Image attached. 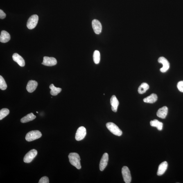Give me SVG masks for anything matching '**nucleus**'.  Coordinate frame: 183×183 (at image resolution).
<instances>
[{
	"instance_id": "obj_15",
	"label": "nucleus",
	"mask_w": 183,
	"mask_h": 183,
	"mask_svg": "<svg viewBox=\"0 0 183 183\" xmlns=\"http://www.w3.org/2000/svg\"><path fill=\"white\" fill-rule=\"evenodd\" d=\"M168 164L166 161H164L159 165L157 172V175L160 176L164 174L167 169Z\"/></svg>"
},
{
	"instance_id": "obj_23",
	"label": "nucleus",
	"mask_w": 183,
	"mask_h": 183,
	"mask_svg": "<svg viewBox=\"0 0 183 183\" xmlns=\"http://www.w3.org/2000/svg\"><path fill=\"white\" fill-rule=\"evenodd\" d=\"M93 60L95 64H98L99 63L100 59L99 52L97 50H95L93 54Z\"/></svg>"
},
{
	"instance_id": "obj_16",
	"label": "nucleus",
	"mask_w": 183,
	"mask_h": 183,
	"mask_svg": "<svg viewBox=\"0 0 183 183\" xmlns=\"http://www.w3.org/2000/svg\"><path fill=\"white\" fill-rule=\"evenodd\" d=\"M168 108L166 106L163 107L159 109L157 112V115L158 117L164 119L168 114Z\"/></svg>"
},
{
	"instance_id": "obj_8",
	"label": "nucleus",
	"mask_w": 183,
	"mask_h": 183,
	"mask_svg": "<svg viewBox=\"0 0 183 183\" xmlns=\"http://www.w3.org/2000/svg\"><path fill=\"white\" fill-rule=\"evenodd\" d=\"M158 62L162 64L163 65V67L160 69L161 72H166L170 68V64L168 61L164 57H161L159 58Z\"/></svg>"
},
{
	"instance_id": "obj_12",
	"label": "nucleus",
	"mask_w": 183,
	"mask_h": 183,
	"mask_svg": "<svg viewBox=\"0 0 183 183\" xmlns=\"http://www.w3.org/2000/svg\"><path fill=\"white\" fill-rule=\"evenodd\" d=\"M38 86L37 82L35 80H30L27 85V90L29 93L33 92L36 89Z\"/></svg>"
},
{
	"instance_id": "obj_27",
	"label": "nucleus",
	"mask_w": 183,
	"mask_h": 183,
	"mask_svg": "<svg viewBox=\"0 0 183 183\" xmlns=\"http://www.w3.org/2000/svg\"><path fill=\"white\" fill-rule=\"evenodd\" d=\"M177 87L181 92H183V81L179 82L177 84Z\"/></svg>"
},
{
	"instance_id": "obj_1",
	"label": "nucleus",
	"mask_w": 183,
	"mask_h": 183,
	"mask_svg": "<svg viewBox=\"0 0 183 183\" xmlns=\"http://www.w3.org/2000/svg\"><path fill=\"white\" fill-rule=\"evenodd\" d=\"M68 157L70 163L72 166L78 169H80L81 168L80 157L78 154L76 152H71L69 154Z\"/></svg>"
},
{
	"instance_id": "obj_28",
	"label": "nucleus",
	"mask_w": 183,
	"mask_h": 183,
	"mask_svg": "<svg viewBox=\"0 0 183 183\" xmlns=\"http://www.w3.org/2000/svg\"><path fill=\"white\" fill-rule=\"evenodd\" d=\"M6 17V14L2 10H0V18L1 19H4Z\"/></svg>"
},
{
	"instance_id": "obj_4",
	"label": "nucleus",
	"mask_w": 183,
	"mask_h": 183,
	"mask_svg": "<svg viewBox=\"0 0 183 183\" xmlns=\"http://www.w3.org/2000/svg\"><path fill=\"white\" fill-rule=\"evenodd\" d=\"M39 18L37 15H33L28 19L27 23V26L29 29L31 30L34 28L38 22Z\"/></svg>"
},
{
	"instance_id": "obj_17",
	"label": "nucleus",
	"mask_w": 183,
	"mask_h": 183,
	"mask_svg": "<svg viewBox=\"0 0 183 183\" xmlns=\"http://www.w3.org/2000/svg\"><path fill=\"white\" fill-rule=\"evenodd\" d=\"M10 39V34L5 30H2L1 32L0 36V41L1 42L6 43Z\"/></svg>"
},
{
	"instance_id": "obj_20",
	"label": "nucleus",
	"mask_w": 183,
	"mask_h": 183,
	"mask_svg": "<svg viewBox=\"0 0 183 183\" xmlns=\"http://www.w3.org/2000/svg\"><path fill=\"white\" fill-rule=\"evenodd\" d=\"M150 123L151 126L156 127L159 131H161L162 129L163 123L158 120L154 119L153 121H151Z\"/></svg>"
},
{
	"instance_id": "obj_3",
	"label": "nucleus",
	"mask_w": 183,
	"mask_h": 183,
	"mask_svg": "<svg viewBox=\"0 0 183 183\" xmlns=\"http://www.w3.org/2000/svg\"><path fill=\"white\" fill-rule=\"evenodd\" d=\"M106 125L110 131L115 135L119 136H121L123 134L121 129L113 123L109 122L106 124Z\"/></svg>"
},
{
	"instance_id": "obj_18",
	"label": "nucleus",
	"mask_w": 183,
	"mask_h": 183,
	"mask_svg": "<svg viewBox=\"0 0 183 183\" xmlns=\"http://www.w3.org/2000/svg\"><path fill=\"white\" fill-rule=\"evenodd\" d=\"M157 98L156 94L153 93L145 98L143 99V101L146 103H152L157 101Z\"/></svg>"
},
{
	"instance_id": "obj_5",
	"label": "nucleus",
	"mask_w": 183,
	"mask_h": 183,
	"mask_svg": "<svg viewBox=\"0 0 183 183\" xmlns=\"http://www.w3.org/2000/svg\"><path fill=\"white\" fill-rule=\"evenodd\" d=\"M122 174L123 180L126 183H131L132 178L130 170L128 167L127 166L123 167L122 168Z\"/></svg>"
},
{
	"instance_id": "obj_22",
	"label": "nucleus",
	"mask_w": 183,
	"mask_h": 183,
	"mask_svg": "<svg viewBox=\"0 0 183 183\" xmlns=\"http://www.w3.org/2000/svg\"><path fill=\"white\" fill-rule=\"evenodd\" d=\"M149 88V86L146 83H143L139 86L138 89V92L140 94H143Z\"/></svg>"
},
{
	"instance_id": "obj_19",
	"label": "nucleus",
	"mask_w": 183,
	"mask_h": 183,
	"mask_svg": "<svg viewBox=\"0 0 183 183\" xmlns=\"http://www.w3.org/2000/svg\"><path fill=\"white\" fill-rule=\"evenodd\" d=\"M36 118V116L34 115L33 113H30L28 114L27 115L21 118V121L22 123H27V122L33 121Z\"/></svg>"
},
{
	"instance_id": "obj_10",
	"label": "nucleus",
	"mask_w": 183,
	"mask_h": 183,
	"mask_svg": "<svg viewBox=\"0 0 183 183\" xmlns=\"http://www.w3.org/2000/svg\"><path fill=\"white\" fill-rule=\"evenodd\" d=\"M109 160V155L107 153H104L102 156L99 164V168L102 171L105 169L107 166Z\"/></svg>"
},
{
	"instance_id": "obj_21",
	"label": "nucleus",
	"mask_w": 183,
	"mask_h": 183,
	"mask_svg": "<svg viewBox=\"0 0 183 183\" xmlns=\"http://www.w3.org/2000/svg\"><path fill=\"white\" fill-rule=\"evenodd\" d=\"M49 88L51 89L50 94L53 96L57 95L62 91V89L56 87L53 84H52L50 85Z\"/></svg>"
},
{
	"instance_id": "obj_6",
	"label": "nucleus",
	"mask_w": 183,
	"mask_h": 183,
	"mask_svg": "<svg viewBox=\"0 0 183 183\" xmlns=\"http://www.w3.org/2000/svg\"><path fill=\"white\" fill-rule=\"evenodd\" d=\"M37 151L35 149H32L25 156L24 158V162L26 163H29L33 160L36 156Z\"/></svg>"
},
{
	"instance_id": "obj_25",
	"label": "nucleus",
	"mask_w": 183,
	"mask_h": 183,
	"mask_svg": "<svg viewBox=\"0 0 183 183\" xmlns=\"http://www.w3.org/2000/svg\"><path fill=\"white\" fill-rule=\"evenodd\" d=\"M7 88V86L6 82L3 77L1 75L0 76V89L1 90H6Z\"/></svg>"
},
{
	"instance_id": "obj_14",
	"label": "nucleus",
	"mask_w": 183,
	"mask_h": 183,
	"mask_svg": "<svg viewBox=\"0 0 183 183\" xmlns=\"http://www.w3.org/2000/svg\"><path fill=\"white\" fill-rule=\"evenodd\" d=\"M111 109L112 110L115 112H116L117 110L118 107L119 105V102L115 95H113L110 99Z\"/></svg>"
},
{
	"instance_id": "obj_29",
	"label": "nucleus",
	"mask_w": 183,
	"mask_h": 183,
	"mask_svg": "<svg viewBox=\"0 0 183 183\" xmlns=\"http://www.w3.org/2000/svg\"><path fill=\"white\" fill-rule=\"evenodd\" d=\"M36 113H38V112H36Z\"/></svg>"
},
{
	"instance_id": "obj_24",
	"label": "nucleus",
	"mask_w": 183,
	"mask_h": 183,
	"mask_svg": "<svg viewBox=\"0 0 183 183\" xmlns=\"http://www.w3.org/2000/svg\"><path fill=\"white\" fill-rule=\"evenodd\" d=\"M10 111L7 108L2 109L0 111V120H1L9 114Z\"/></svg>"
},
{
	"instance_id": "obj_2",
	"label": "nucleus",
	"mask_w": 183,
	"mask_h": 183,
	"mask_svg": "<svg viewBox=\"0 0 183 183\" xmlns=\"http://www.w3.org/2000/svg\"><path fill=\"white\" fill-rule=\"evenodd\" d=\"M42 136V134L38 130L32 131L28 132L26 136L27 141H31L39 139Z\"/></svg>"
},
{
	"instance_id": "obj_9",
	"label": "nucleus",
	"mask_w": 183,
	"mask_h": 183,
	"mask_svg": "<svg viewBox=\"0 0 183 183\" xmlns=\"http://www.w3.org/2000/svg\"><path fill=\"white\" fill-rule=\"evenodd\" d=\"M57 63V60L55 58L44 56L43 58L42 64L45 66H52L56 65Z\"/></svg>"
},
{
	"instance_id": "obj_11",
	"label": "nucleus",
	"mask_w": 183,
	"mask_h": 183,
	"mask_svg": "<svg viewBox=\"0 0 183 183\" xmlns=\"http://www.w3.org/2000/svg\"><path fill=\"white\" fill-rule=\"evenodd\" d=\"M92 26L95 33L99 34L101 33L102 25L99 21L97 19H94L92 21Z\"/></svg>"
},
{
	"instance_id": "obj_7",
	"label": "nucleus",
	"mask_w": 183,
	"mask_h": 183,
	"mask_svg": "<svg viewBox=\"0 0 183 183\" xmlns=\"http://www.w3.org/2000/svg\"><path fill=\"white\" fill-rule=\"evenodd\" d=\"M86 129L84 127H80L77 130L75 135V139L77 141L82 140L86 135Z\"/></svg>"
},
{
	"instance_id": "obj_26",
	"label": "nucleus",
	"mask_w": 183,
	"mask_h": 183,
	"mask_svg": "<svg viewBox=\"0 0 183 183\" xmlns=\"http://www.w3.org/2000/svg\"><path fill=\"white\" fill-rule=\"evenodd\" d=\"M49 179L46 176L43 177L39 180V183H49Z\"/></svg>"
},
{
	"instance_id": "obj_13",
	"label": "nucleus",
	"mask_w": 183,
	"mask_h": 183,
	"mask_svg": "<svg viewBox=\"0 0 183 183\" xmlns=\"http://www.w3.org/2000/svg\"><path fill=\"white\" fill-rule=\"evenodd\" d=\"M14 62H17L21 67H23L25 65V62L24 59L18 54L14 53L12 56Z\"/></svg>"
}]
</instances>
